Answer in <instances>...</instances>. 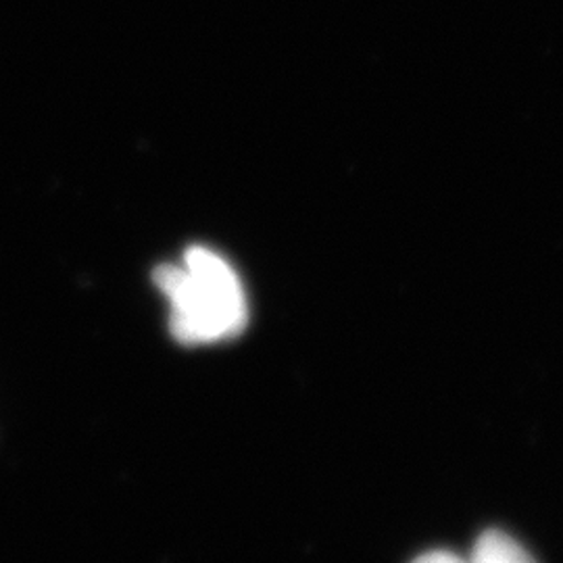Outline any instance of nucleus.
<instances>
[{
    "label": "nucleus",
    "instance_id": "nucleus-1",
    "mask_svg": "<svg viewBox=\"0 0 563 563\" xmlns=\"http://www.w3.org/2000/svg\"><path fill=\"white\" fill-rule=\"evenodd\" d=\"M153 280L169 301V330L184 346L242 334L249 307L234 267L207 246H190L178 263H163Z\"/></svg>",
    "mask_w": 563,
    "mask_h": 563
},
{
    "label": "nucleus",
    "instance_id": "nucleus-2",
    "mask_svg": "<svg viewBox=\"0 0 563 563\" xmlns=\"http://www.w3.org/2000/svg\"><path fill=\"white\" fill-rule=\"evenodd\" d=\"M470 563H537L522 544L501 530H488L474 547Z\"/></svg>",
    "mask_w": 563,
    "mask_h": 563
},
{
    "label": "nucleus",
    "instance_id": "nucleus-3",
    "mask_svg": "<svg viewBox=\"0 0 563 563\" xmlns=\"http://www.w3.org/2000/svg\"><path fill=\"white\" fill-rule=\"evenodd\" d=\"M413 563H470L457 558L455 553H449V551H430L426 555H420Z\"/></svg>",
    "mask_w": 563,
    "mask_h": 563
}]
</instances>
